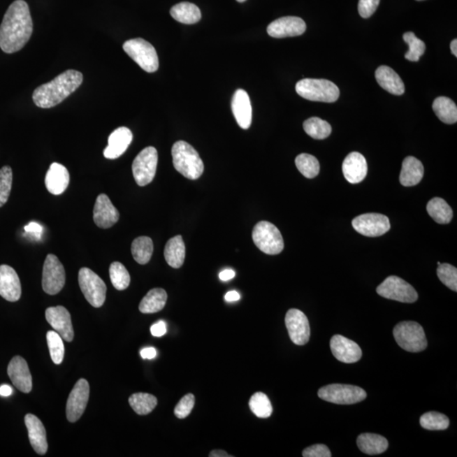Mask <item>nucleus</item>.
Returning <instances> with one entry per match:
<instances>
[{
    "mask_svg": "<svg viewBox=\"0 0 457 457\" xmlns=\"http://www.w3.org/2000/svg\"><path fill=\"white\" fill-rule=\"evenodd\" d=\"M34 24L29 6L24 0L12 3L0 26V48L7 54L18 52L33 34Z\"/></svg>",
    "mask_w": 457,
    "mask_h": 457,
    "instance_id": "obj_1",
    "label": "nucleus"
},
{
    "mask_svg": "<svg viewBox=\"0 0 457 457\" xmlns=\"http://www.w3.org/2000/svg\"><path fill=\"white\" fill-rule=\"evenodd\" d=\"M83 75L75 70H68L56 76L51 82L36 88L33 99L39 108L50 109L58 106L82 85Z\"/></svg>",
    "mask_w": 457,
    "mask_h": 457,
    "instance_id": "obj_2",
    "label": "nucleus"
},
{
    "mask_svg": "<svg viewBox=\"0 0 457 457\" xmlns=\"http://www.w3.org/2000/svg\"><path fill=\"white\" fill-rule=\"evenodd\" d=\"M175 169L189 180H196L203 173L204 166L198 152L184 141L176 142L172 147Z\"/></svg>",
    "mask_w": 457,
    "mask_h": 457,
    "instance_id": "obj_3",
    "label": "nucleus"
},
{
    "mask_svg": "<svg viewBox=\"0 0 457 457\" xmlns=\"http://www.w3.org/2000/svg\"><path fill=\"white\" fill-rule=\"evenodd\" d=\"M300 97L310 101L334 103L340 97L339 87L328 80L305 78L296 85Z\"/></svg>",
    "mask_w": 457,
    "mask_h": 457,
    "instance_id": "obj_4",
    "label": "nucleus"
},
{
    "mask_svg": "<svg viewBox=\"0 0 457 457\" xmlns=\"http://www.w3.org/2000/svg\"><path fill=\"white\" fill-rule=\"evenodd\" d=\"M399 346L409 352H420L428 347L426 335L422 326L414 321L400 322L393 330Z\"/></svg>",
    "mask_w": 457,
    "mask_h": 457,
    "instance_id": "obj_5",
    "label": "nucleus"
},
{
    "mask_svg": "<svg viewBox=\"0 0 457 457\" xmlns=\"http://www.w3.org/2000/svg\"><path fill=\"white\" fill-rule=\"evenodd\" d=\"M252 240L264 254L276 255L284 249V240L279 228L270 222H260L252 231Z\"/></svg>",
    "mask_w": 457,
    "mask_h": 457,
    "instance_id": "obj_6",
    "label": "nucleus"
},
{
    "mask_svg": "<svg viewBox=\"0 0 457 457\" xmlns=\"http://www.w3.org/2000/svg\"><path fill=\"white\" fill-rule=\"evenodd\" d=\"M123 50L143 70L152 73L159 69L157 52L146 40L143 38L128 40L123 44Z\"/></svg>",
    "mask_w": 457,
    "mask_h": 457,
    "instance_id": "obj_7",
    "label": "nucleus"
},
{
    "mask_svg": "<svg viewBox=\"0 0 457 457\" xmlns=\"http://www.w3.org/2000/svg\"><path fill=\"white\" fill-rule=\"evenodd\" d=\"M319 398L338 405H352L367 398L363 389L350 384H333L324 386L318 392Z\"/></svg>",
    "mask_w": 457,
    "mask_h": 457,
    "instance_id": "obj_8",
    "label": "nucleus"
},
{
    "mask_svg": "<svg viewBox=\"0 0 457 457\" xmlns=\"http://www.w3.org/2000/svg\"><path fill=\"white\" fill-rule=\"evenodd\" d=\"M79 286L87 302L94 307H102L106 299L107 287L93 270L82 268L79 271Z\"/></svg>",
    "mask_w": 457,
    "mask_h": 457,
    "instance_id": "obj_9",
    "label": "nucleus"
},
{
    "mask_svg": "<svg viewBox=\"0 0 457 457\" xmlns=\"http://www.w3.org/2000/svg\"><path fill=\"white\" fill-rule=\"evenodd\" d=\"M158 159V151L154 147L144 148L136 156L132 164V173L138 186L145 187L154 179Z\"/></svg>",
    "mask_w": 457,
    "mask_h": 457,
    "instance_id": "obj_10",
    "label": "nucleus"
},
{
    "mask_svg": "<svg viewBox=\"0 0 457 457\" xmlns=\"http://www.w3.org/2000/svg\"><path fill=\"white\" fill-rule=\"evenodd\" d=\"M376 291L382 298L400 303H414L419 298L418 292L410 284L395 275L389 276Z\"/></svg>",
    "mask_w": 457,
    "mask_h": 457,
    "instance_id": "obj_11",
    "label": "nucleus"
},
{
    "mask_svg": "<svg viewBox=\"0 0 457 457\" xmlns=\"http://www.w3.org/2000/svg\"><path fill=\"white\" fill-rule=\"evenodd\" d=\"M66 284V271L63 264L54 254L47 256L43 264L42 286L49 295H56L61 291Z\"/></svg>",
    "mask_w": 457,
    "mask_h": 457,
    "instance_id": "obj_12",
    "label": "nucleus"
},
{
    "mask_svg": "<svg viewBox=\"0 0 457 457\" xmlns=\"http://www.w3.org/2000/svg\"><path fill=\"white\" fill-rule=\"evenodd\" d=\"M352 226L361 235L368 238H377L390 231V219L381 214H364L358 216L351 222Z\"/></svg>",
    "mask_w": 457,
    "mask_h": 457,
    "instance_id": "obj_13",
    "label": "nucleus"
},
{
    "mask_svg": "<svg viewBox=\"0 0 457 457\" xmlns=\"http://www.w3.org/2000/svg\"><path fill=\"white\" fill-rule=\"evenodd\" d=\"M89 384L86 379H79L67 400L66 416L69 422L75 423L81 419L89 400Z\"/></svg>",
    "mask_w": 457,
    "mask_h": 457,
    "instance_id": "obj_14",
    "label": "nucleus"
},
{
    "mask_svg": "<svg viewBox=\"0 0 457 457\" xmlns=\"http://www.w3.org/2000/svg\"><path fill=\"white\" fill-rule=\"evenodd\" d=\"M286 326L291 342L303 346L310 339V324L307 316L298 310H290L286 315Z\"/></svg>",
    "mask_w": 457,
    "mask_h": 457,
    "instance_id": "obj_15",
    "label": "nucleus"
},
{
    "mask_svg": "<svg viewBox=\"0 0 457 457\" xmlns=\"http://www.w3.org/2000/svg\"><path fill=\"white\" fill-rule=\"evenodd\" d=\"M307 25L302 18L284 17L275 20L267 27V33L272 38L296 37L306 31Z\"/></svg>",
    "mask_w": 457,
    "mask_h": 457,
    "instance_id": "obj_16",
    "label": "nucleus"
},
{
    "mask_svg": "<svg viewBox=\"0 0 457 457\" xmlns=\"http://www.w3.org/2000/svg\"><path fill=\"white\" fill-rule=\"evenodd\" d=\"M48 323L67 342L74 339V330L72 326L71 317L65 307H51L45 312Z\"/></svg>",
    "mask_w": 457,
    "mask_h": 457,
    "instance_id": "obj_17",
    "label": "nucleus"
},
{
    "mask_svg": "<svg viewBox=\"0 0 457 457\" xmlns=\"http://www.w3.org/2000/svg\"><path fill=\"white\" fill-rule=\"evenodd\" d=\"M331 349L335 358L344 363L358 362L363 355L358 344L340 335L333 336L331 340Z\"/></svg>",
    "mask_w": 457,
    "mask_h": 457,
    "instance_id": "obj_18",
    "label": "nucleus"
},
{
    "mask_svg": "<svg viewBox=\"0 0 457 457\" xmlns=\"http://www.w3.org/2000/svg\"><path fill=\"white\" fill-rule=\"evenodd\" d=\"M8 375L12 384L23 393H30L33 390V378L27 361L22 356H14L8 366Z\"/></svg>",
    "mask_w": 457,
    "mask_h": 457,
    "instance_id": "obj_19",
    "label": "nucleus"
},
{
    "mask_svg": "<svg viewBox=\"0 0 457 457\" xmlns=\"http://www.w3.org/2000/svg\"><path fill=\"white\" fill-rule=\"evenodd\" d=\"M119 212L109 196L106 194L99 195L94 210V220L96 226L102 228H109L118 222Z\"/></svg>",
    "mask_w": 457,
    "mask_h": 457,
    "instance_id": "obj_20",
    "label": "nucleus"
},
{
    "mask_svg": "<svg viewBox=\"0 0 457 457\" xmlns=\"http://www.w3.org/2000/svg\"><path fill=\"white\" fill-rule=\"evenodd\" d=\"M0 296L11 303L17 302L22 296L21 282L17 272L6 264L0 266Z\"/></svg>",
    "mask_w": 457,
    "mask_h": 457,
    "instance_id": "obj_21",
    "label": "nucleus"
},
{
    "mask_svg": "<svg viewBox=\"0 0 457 457\" xmlns=\"http://www.w3.org/2000/svg\"><path fill=\"white\" fill-rule=\"evenodd\" d=\"M342 171L348 182L351 184L362 182L368 174L366 159L360 152H351L344 160Z\"/></svg>",
    "mask_w": 457,
    "mask_h": 457,
    "instance_id": "obj_22",
    "label": "nucleus"
},
{
    "mask_svg": "<svg viewBox=\"0 0 457 457\" xmlns=\"http://www.w3.org/2000/svg\"><path fill=\"white\" fill-rule=\"evenodd\" d=\"M232 113H233L236 122L244 130L251 126L252 110L249 96L243 89H238L232 98Z\"/></svg>",
    "mask_w": 457,
    "mask_h": 457,
    "instance_id": "obj_23",
    "label": "nucleus"
},
{
    "mask_svg": "<svg viewBox=\"0 0 457 457\" xmlns=\"http://www.w3.org/2000/svg\"><path fill=\"white\" fill-rule=\"evenodd\" d=\"M133 135L127 127L115 130L108 140V147L103 151L104 157L109 159H118L127 150L132 142Z\"/></svg>",
    "mask_w": 457,
    "mask_h": 457,
    "instance_id": "obj_24",
    "label": "nucleus"
},
{
    "mask_svg": "<svg viewBox=\"0 0 457 457\" xmlns=\"http://www.w3.org/2000/svg\"><path fill=\"white\" fill-rule=\"evenodd\" d=\"M25 423L31 447L38 454L45 455L48 451V441L45 428L41 420L34 414H27Z\"/></svg>",
    "mask_w": 457,
    "mask_h": 457,
    "instance_id": "obj_25",
    "label": "nucleus"
},
{
    "mask_svg": "<svg viewBox=\"0 0 457 457\" xmlns=\"http://www.w3.org/2000/svg\"><path fill=\"white\" fill-rule=\"evenodd\" d=\"M70 183V174L66 168L58 163L52 164L45 177L48 191L53 195L62 194Z\"/></svg>",
    "mask_w": 457,
    "mask_h": 457,
    "instance_id": "obj_26",
    "label": "nucleus"
},
{
    "mask_svg": "<svg viewBox=\"0 0 457 457\" xmlns=\"http://www.w3.org/2000/svg\"><path fill=\"white\" fill-rule=\"evenodd\" d=\"M375 78L379 86L394 95H402L405 85L402 78L396 72L386 66H381L375 71Z\"/></svg>",
    "mask_w": 457,
    "mask_h": 457,
    "instance_id": "obj_27",
    "label": "nucleus"
},
{
    "mask_svg": "<svg viewBox=\"0 0 457 457\" xmlns=\"http://www.w3.org/2000/svg\"><path fill=\"white\" fill-rule=\"evenodd\" d=\"M424 168L418 159L409 156L403 160L400 182L404 187H414L422 180Z\"/></svg>",
    "mask_w": 457,
    "mask_h": 457,
    "instance_id": "obj_28",
    "label": "nucleus"
},
{
    "mask_svg": "<svg viewBox=\"0 0 457 457\" xmlns=\"http://www.w3.org/2000/svg\"><path fill=\"white\" fill-rule=\"evenodd\" d=\"M186 258V246L182 235H176L168 240L164 248V259L169 266L179 268L183 266Z\"/></svg>",
    "mask_w": 457,
    "mask_h": 457,
    "instance_id": "obj_29",
    "label": "nucleus"
},
{
    "mask_svg": "<svg viewBox=\"0 0 457 457\" xmlns=\"http://www.w3.org/2000/svg\"><path fill=\"white\" fill-rule=\"evenodd\" d=\"M167 298L166 291L164 289H152L140 303L139 310L143 314H155L164 310Z\"/></svg>",
    "mask_w": 457,
    "mask_h": 457,
    "instance_id": "obj_30",
    "label": "nucleus"
},
{
    "mask_svg": "<svg viewBox=\"0 0 457 457\" xmlns=\"http://www.w3.org/2000/svg\"><path fill=\"white\" fill-rule=\"evenodd\" d=\"M356 444L361 451L368 455L382 454L389 447L388 440L384 437L370 433L360 435Z\"/></svg>",
    "mask_w": 457,
    "mask_h": 457,
    "instance_id": "obj_31",
    "label": "nucleus"
},
{
    "mask_svg": "<svg viewBox=\"0 0 457 457\" xmlns=\"http://www.w3.org/2000/svg\"><path fill=\"white\" fill-rule=\"evenodd\" d=\"M171 17L180 23L195 24L201 20L202 14L199 8L189 2H182L171 8Z\"/></svg>",
    "mask_w": 457,
    "mask_h": 457,
    "instance_id": "obj_32",
    "label": "nucleus"
},
{
    "mask_svg": "<svg viewBox=\"0 0 457 457\" xmlns=\"http://www.w3.org/2000/svg\"><path fill=\"white\" fill-rule=\"evenodd\" d=\"M433 110L441 122L449 124V125L456 123L457 107L451 99L437 98L433 103Z\"/></svg>",
    "mask_w": 457,
    "mask_h": 457,
    "instance_id": "obj_33",
    "label": "nucleus"
},
{
    "mask_svg": "<svg viewBox=\"0 0 457 457\" xmlns=\"http://www.w3.org/2000/svg\"><path fill=\"white\" fill-rule=\"evenodd\" d=\"M427 211L436 223L446 224L451 222L453 217L452 208L442 198H435L431 199L428 203Z\"/></svg>",
    "mask_w": 457,
    "mask_h": 457,
    "instance_id": "obj_34",
    "label": "nucleus"
},
{
    "mask_svg": "<svg viewBox=\"0 0 457 457\" xmlns=\"http://www.w3.org/2000/svg\"><path fill=\"white\" fill-rule=\"evenodd\" d=\"M154 252V243L148 236H140L131 244V254L136 263L147 264L150 261Z\"/></svg>",
    "mask_w": 457,
    "mask_h": 457,
    "instance_id": "obj_35",
    "label": "nucleus"
},
{
    "mask_svg": "<svg viewBox=\"0 0 457 457\" xmlns=\"http://www.w3.org/2000/svg\"><path fill=\"white\" fill-rule=\"evenodd\" d=\"M129 404L138 415H147L154 410L158 400L154 396L148 393H136L129 398Z\"/></svg>",
    "mask_w": 457,
    "mask_h": 457,
    "instance_id": "obj_36",
    "label": "nucleus"
},
{
    "mask_svg": "<svg viewBox=\"0 0 457 457\" xmlns=\"http://www.w3.org/2000/svg\"><path fill=\"white\" fill-rule=\"evenodd\" d=\"M303 129L308 136L317 140L327 138L332 131L330 124L319 117H312L305 120Z\"/></svg>",
    "mask_w": 457,
    "mask_h": 457,
    "instance_id": "obj_37",
    "label": "nucleus"
},
{
    "mask_svg": "<svg viewBox=\"0 0 457 457\" xmlns=\"http://www.w3.org/2000/svg\"><path fill=\"white\" fill-rule=\"evenodd\" d=\"M249 407L259 419H268L272 415L273 407L270 399L263 392H256L249 400Z\"/></svg>",
    "mask_w": 457,
    "mask_h": 457,
    "instance_id": "obj_38",
    "label": "nucleus"
},
{
    "mask_svg": "<svg viewBox=\"0 0 457 457\" xmlns=\"http://www.w3.org/2000/svg\"><path fill=\"white\" fill-rule=\"evenodd\" d=\"M295 163L296 168L306 178H314L319 173V162L314 156L308 154H299L296 158Z\"/></svg>",
    "mask_w": 457,
    "mask_h": 457,
    "instance_id": "obj_39",
    "label": "nucleus"
},
{
    "mask_svg": "<svg viewBox=\"0 0 457 457\" xmlns=\"http://www.w3.org/2000/svg\"><path fill=\"white\" fill-rule=\"evenodd\" d=\"M110 276L112 284L116 290L124 291L129 286L131 277L129 272L122 263L114 262L110 267Z\"/></svg>",
    "mask_w": 457,
    "mask_h": 457,
    "instance_id": "obj_40",
    "label": "nucleus"
},
{
    "mask_svg": "<svg viewBox=\"0 0 457 457\" xmlns=\"http://www.w3.org/2000/svg\"><path fill=\"white\" fill-rule=\"evenodd\" d=\"M420 424L425 430H444L450 425V421L446 415L437 412H430L421 416Z\"/></svg>",
    "mask_w": 457,
    "mask_h": 457,
    "instance_id": "obj_41",
    "label": "nucleus"
},
{
    "mask_svg": "<svg viewBox=\"0 0 457 457\" xmlns=\"http://www.w3.org/2000/svg\"><path fill=\"white\" fill-rule=\"evenodd\" d=\"M403 39L409 46V50L407 53L405 55V58L412 62H418L421 56H422L424 54L425 50H426V45H425L424 42L416 38V35L414 33H412V31H408V33L404 34Z\"/></svg>",
    "mask_w": 457,
    "mask_h": 457,
    "instance_id": "obj_42",
    "label": "nucleus"
},
{
    "mask_svg": "<svg viewBox=\"0 0 457 457\" xmlns=\"http://www.w3.org/2000/svg\"><path fill=\"white\" fill-rule=\"evenodd\" d=\"M47 342L54 363L57 365L61 363L65 355V346L61 336L56 331H49L47 333Z\"/></svg>",
    "mask_w": 457,
    "mask_h": 457,
    "instance_id": "obj_43",
    "label": "nucleus"
},
{
    "mask_svg": "<svg viewBox=\"0 0 457 457\" xmlns=\"http://www.w3.org/2000/svg\"><path fill=\"white\" fill-rule=\"evenodd\" d=\"M437 270V275L444 286L450 288L451 291H457V270L449 263H440Z\"/></svg>",
    "mask_w": 457,
    "mask_h": 457,
    "instance_id": "obj_44",
    "label": "nucleus"
},
{
    "mask_svg": "<svg viewBox=\"0 0 457 457\" xmlns=\"http://www.w3.org/2000/svg\"><path fill=\"white\" fill-rule=\"evenodd\" d=\"M13 174L10 166L0 169V207L5 205L10 198Z\"/></svg>",
    "mask_w": 457,
    "mask_h": 457,
    "instance_id": "obj_45",
    "label": "nucleus"
},
{
    "mask_svg": "<svg viewBox=\"0 0 457 457\" xmlns=\"http://www.w3.org/2000/svg\"><path fill=\"white\" fill-rule=\"evenodd\" d=\"M195 405V396L191 393L184 396L175 407V415L180 419H186L189 416Z\"/></svg>",
    "mask_w": 457,
    "mask_h": 457,
    "instance_id": "obj_46",
    "label": "nucleus"
},
{
    "mask_svg": "<svg viewBox=\"0 0 457 457\" xmlns=\"http://www.w3.org/2000/svg\"><path fill=\"white\" fill-rule=\"evenodd\" d=\"M380 0H359L358 13L364 19L370 18L377 10Z\"/></svg>",
    "mask_w": 457,
    "mask_h": 457,
    "instance_id": "obj_47",
    "label": "nucleus"
},
{
    "mask_svg": "<svg viewBox=\"0 0 457 457\" xmlns=\"http://www.w3.org/2000/svg\"><path fill=\"white\" fill-rule=\"evenodd\" d=\"M332 456L330 449L326 444H314L305 449L303 451L304 457H331Z\"/></svg>",
    "mask_w": 457,
    "mask_h": 457,
    "instance_id": "obj_48",
    "label": "nucleus"
},
{
    "mask_svg": "<svg viewBox=\"0 0 457 457\" xmlns=\"http://www.w3.org/2000/svg\"><path fill=\"white\" fill-rule=\"evenodd\" d=\"M167 328L166 324L164 321H159L152 326L151 327V334L155 338H161V336L166 334Z\"/></svg>",
    "mask_w": 457,
    "mask_h": 457,
    "instance_id": "obj_49",
    "label": "nucleus"
},
{
    "mask_svg": "<svg viewBox=\"0 0 457 457\" xmlns=\"http://www.w3.org/2000/svg\"><path fill=\"white\" fill-rule=\"evenodd\" d=\"M24 228H25V231L27 232V233L34 235L36 239L40 238L43 231V227L40 226L39 224L35 222L28 224L27 226L24 227Z\"/></svg>",
    "mask_w": 457,
    "mask_h": 457,
    "instance_id": "obj_50",
    "label": "nucleus"
},
{
    "mask_svg": "<svg viewBox=\"0 0 457 457\" xmlns=\"http://www.w3.org/2000/svg\"><path fill=\"white\" fill-rule=\"evenodd\" d=\"M140 354H141V356L143 359H154L156 358V356H157V351H156V349L154 347H147V348H143L141 351H140Z\"/></svg>",
    "mask_w": 457,
    "mask_h": 457,
    "instance_id": "obj_51",
    "label": "nucleus"
},
{
    "mask_svg": "<svg viewBox=\"0 0 457 457\" xmlns=\"http://www.w3.org/2000/svg\"><path fill=\"white\" fill-rule=\"evenodd\" d=\"M235 275V273L234 270H226L220 273L219 279L222 280V282H228V280L233 279Z\"/></svg>",
    "mask_w": 457,
    "mask_h": 457,
    "instance_id": "obj_52",
    "label": "nucleus"
},
{
    "mask_svg": "<svg viewBox=\"0 0 457 457\" xmlns=\"http://www.w3.org/2000/svg\"><path fill=\"white\" fill-rule=\"evenodd\" d=\"M240 294L238 291H228L227 292L226 296H224V299H226V302L228 303L236 302V300H240Z\"/></svg>",
    "mask_w": 457,
    "mask_h": 457,
    "instance_id": "obj_53",
    "label": "nucleus"
},
{
    "mask_svg": "<svg viewBox=\"0 0 457 457\" xmlns=\"http://www.w3.org/2000/svg\"><path fill=\"white\" fill-rule=\"evenodd\" d=\"M12 392H13V390H12L10 386H7V384L0 386V396H1L7 398V396H11Z\"/></svg>",
    "mask_w": 457,
    "mask_h": 457,
    "instance_id": "obj_54",
    "label": "nucleus"
},
{
    "mask_svg": "<svg viewBox=\"0 0 457 457\" xmlns=\"http://www.w3.org/2000/svg\"><path fill=\"white\" fill-rule=\"evenodd\" d=\"M210 457H230L226 451L222 450L212 451L210 454Z\"/></svg>",
    "mask_w": 457,
    "mask_h": 457,
    "instance_id": "obj_55",
    "label": "nucleus"
},
{
    "mask_svg": "<svg viewBox=\"0 0 457 457\" xmlns=\"http://www.w3.org/2000/svg\"><path fill=\"white\" fill-rule=\"evenodd\" d=\"M451 50L452 55H454L457 57V40L454 39L451 43Z\"/></svg>",
    "mask_w": 457,
    "mask_h": 457,
    "instance_id": "obj_56",
    "label": "nucleus"
},
{
    "mask_svg": "<svg viewBox=\"0 0 457 457\" xmlns=\"http://www.w3.org/2000/svg\"><path fill=\"white\" fill-rule=\"evenodd\" d=\"M236 1H238L239 3H243V2H245L246 0H236Z\"/></svg>",
    "mask_w": 457,
    "mask_h": 457,
    "instance_id": "obj_57",
    "label": "nucleus"
},
{
    "mask_svg": "<svg viewBox=\"0 0 457 457\" xmlns=\"http://www.w3.org/2000/svg\"><path fill=\"white\" fill-rule=\"evenodd\" d=\"M416 1H423V0H416Z\"/></svg>",
    "mask_w": 457,
    "mask_h": 457,
    "instance_id": "obj_58",
    "label": "nucleus"
}]
</instances>
